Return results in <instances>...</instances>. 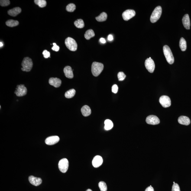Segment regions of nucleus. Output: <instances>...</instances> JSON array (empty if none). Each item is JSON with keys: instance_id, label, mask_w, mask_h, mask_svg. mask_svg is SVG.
Listing matches in <instances>:
<instances>
[{"instance_id": "2eb2a0df", "label": "nucleus", "mask_w": 191, "mask_h": 191, "mask_svg": "<svg viewBox=\"0 0 191 191\" xmlns=\"http://www.w3.org/2000/svg\"><path fill=\"white\" fill-rule=\"evenodd\" d=\"M49 83L55 88L59 87L61 84V80L57 78H51L49 80Z\"/></svg>"}, {"instance_id": "6ab92c4d", "label": "nucleus", "mask_w": 191, "mask_h": 191, "mask_svg": "<svg viewBox=\"0 0 191 191\" xmlns=\"http://www.w3.org/2000/svg\"><path fill=\"white\" fill-rule=\"evenodd\" d=\"M22 10L20 7H16L12 9L9 10L8 13L10 16L15 17L21 13Z\"/></svg>"}, {"instance_id": "2f4dec72", "label": "nucleus", "mask_w": 191, "mask_h": 191, "mask_svg": "<svg viewBox=\"0 0 191 191\" xmlns=\"http://www.w3.org/2000/svg\"><path fill=\"white\" fill-rule=\"evenodd\" d=\"M10 4V1L9 0H1L0 1V5L2 7H6Z\"/></svg>"}, {"instance_id": "ea45409f", "label": "nucleus", "mask_w": 191, "mask_h": 191, "mask_svg": "<svg viewBox=\"0 0 191 191\" xmlns=\"http://www.w3.org/2000/svg\"><path fill=\"white\" fill-rule=\"evenodd\" d=\"M1 43V44H0L1 45V46H0V47H2V46H3V44L1 42V43Z\"/></svg>"}, {"instance_id": "58836bf2", "label": "nucleus", "mask_w": 191, "mask_h": 191, "mask_svg": "<svg viewBox=\"0 0 191 191\" xmlns=\"http://www.w3.org/2000/svg\"><path fill=\"white\" fill-rule=\"evenodd\" d=\"M100 41L101 42V43H103V44H105L106 43V40L104 38H101L100 39Z\"/></svg>"}, {"instance_id": "39448f33", "label": "nucleus", "mask_w": 191, "mask_h": 191, "mask_svg": "<svg viewBox=\"0 0 191 191\" xmlns=\"http://www.w3.org/2000/svg\"><path fill=\"white\" fill-rule=\"evenodd\" d=\"M162 8L160 6H158L155 9L150 17V21L152 23L156 22L160 18L162 14Z\"/></svg>"}, {"instance_id": "dca6fc26", "label": "nucleus", "mask_w": 191, "mask_h": 191, "mask_svg": "<svg viewBox=\"0 0 191 191\" xmlns=\"http://www.w3.org/2000/svg\"><path fill=\"white\" fill-rule=\"evenodd\" d=\"M65 76L68 78L72 79L74 77L73 70L72 68L69 66L65 67L63 69Z\"/></svg>"}, {"instance_id": "412c9836", "label": "nucleus", "mask_w": 191, "mask_h": 191, "mask_svg": "<svg viewBox=\"0 0 191 191\" xmlns=\"http://www.w3.org/2000/svg\"><path fill=\"white\" fill-rule=\"evenodd\" d=\"M179 45L182 51H184L186 50V47H187L186 42V40L183 38H180V41H179Z\"/></svg>"}, {"instance_id": "9d476101", "label": "nucleus", "mask_w": 191, "mask_h": 191, "mask_svg": "<svg viewBox=\"0 0 191 191\" xmlns=\"http://www.w3.org/2000/svg\"><path fill=\"white\" fill-rule=\"evenodd\" d=\"M146 122L150 125H156L160 123V121L156 116L150 115L146 118Z\"/></svg>"}, {"instance_id": "7c9ffc66", "label": "nucleus", "mask_w": 191, "mask_h": 191, "mask_svg": "<svg viewBox=\"0 0 191 191\" xmlns=\"http://www.w3.org/2000/svg\"><path fill=\"white\" fill-rule=\"evenodd\" d=\"M118 77L119 81H123L125 78L126 76L124 72H119L118 74Z\"/></svg>"}, {"instance_id": "a19ab883", "label": "nucleus", "mask_w": 191, "mask_h": 191, "mask_svg": "<svg viewBox=\"0 0 191 191\" xmlns=\"http://www.w3.org/2000/svg\"><path fill=\"white\" fill-rule=\"evenodd\" d=\"M86 191H92L91 189H88Z\"/></svg>"}, {"instance_id": "a211bd4d", "label": "nucleus", "mask_w": 191, "mask_h": 191, "mask_svg": "<svg viewBox=\"0 0 191 191\" xmlns=\"http://www.w3.org/2000/svg\"><path fill=\"white\" fill-rule=\"evenodd\" d=\"M178 122L182 125H188L190 123V119L184 116H181L178 119Z\"/></svg>"}, {"instance_id": "f03ea898", "label": "nucleus", "mask_w": 191, "mask_h": 191, "mask_svg": "<svg viewBox=\"0 0 191 191\" xmlns=\"http://www.w3.org/2000/svg\"><path fill=\"white\" fill-rule=\"evenodd\" d=\"M163 52L168 63L173 64L174 62V58L170 47L167 45L163 46Z\"/></svg>"}, {"instance_id": "cd10ccee", "label": "nucleus", "mask_w": 191, "mask_h": 191, "mask_svg": "<svg viewBox=\"0 0 191 191\" xmlns=\"http://www.w3.org/2000/svg\"><path fill=\"white\" fill-rule=\"evenodd\" d=\"M34 2L40 8H44L47 5V1L45 0H35Z\"/></svg>"}, {"instance_id": "ddd939ff", "label": "nucleus", "mask_w": 191, "mask_h": 191, "mask_svg": "<svg viewBox=\"0 0 191 191\" xmlns=\"http://www.w3.org/2000/svg\"><path fill=\"white\" fill-rule=\"evenodd\" d=\"M103 160L100 156L97 155L94 157L92 161V164L94 167L97 168L102 165Z\"/></svg>"}, {"instance_id": "5701e85b", "label": "nucleus", "mask_w": 191, "mask_h": 191, "mask_svg": "<svg viewBox=\"0 0 191 191\" xmlns=\"http://www.w3.org/2000/svg\"><path fill=\"white\" fill-rule=\"evenodd\" d=\"M95 36V34L93 30H89L85 32L84 37L86 40H89L92 38L94 37Z\"/></svg>"}, {"instance_id": "4be33fe9", "label": "nucleus", "mask_w": 191, "mask_h": 191, "mask_svg": "<svg viewBox=\"0 0 191 191\" xmlns=\"http://www.w3.org/2000/svg\"><path fill=\"white\" fill-rule=\"evenodd\" d=\"M19 24V23L18 21L13 20H8L6 22V25L8 27H11L16 26L18 25Z\"/></svg>"}, {"instance_id": "4c0bfd02", "label": "nucleus", "mask_w": 191, "mask_h": 191, "mask_svg": "<svg viewBox=\"0 0 191 191\" xmlns=\"http://www.w3.org/2000/svg\"><path fill=\"white\" fill-rule=\"evenodd\" d=\"M108 40H109V41H112V40H113V36L112 35L109 34V35H108Z\"/></svg>"}, {"instance_id": "c756f323", "label": "nucleus", "mask_w": 191, "mask_h": 191, "mask_svg": "<svg viewBox=\"0 0 191 191\" xmlns=\"http://www.w3.org/2000/svg\"><path fill=\"white\" fill-rule=\"evenodd\" d=\"M76 9V6L73 3L68 4L66 8V11L69 12H73Z\"/></svg>"}, {"instance_id": "72a5a7b5", "label": "nucleus", "mask_w": 191, "mask_h": 191, "mask_svg": "<svg viewBox=\"0 0 191 191\" xmlns=\"http://www.w3.org/2000/svg\"><path fill=\"white\" fill-rule=\"evenodd\" d=\"M43 54L45 59H47L48 58L50 57V53L47 51V50H44L43 52Z\"/></svg>"}, {"instance_id": "c9c22d12", "label": "nucleus", "mask_w": 191, "mask_h": 191, "mask_svg": "<svg viewBox=\"0 0 191 191\" xmlns=\"http://www.w3.org/2000/svg\"><path fill=\"white\" fill-rule=\"evenodd\" d=\"M53 47H52V50L56 52L58 51L60 49L59 46H57L55 43H53Z\"/></svg>"}, {"instance_id": "1a4fd4ad", "label": "nucleus", "mask_w": 191, "mask_h": 191, "mask_svg": "<svg viewBox=\"0 0 191 191\" xmlns=\"http://www.w3.org/2000/svg\"><path fill=\"white\" fill-rule=\"evenodd\" d=\"M145 66L146 69L150 73H153L154 72L155 68V65L154 62L151 57L146 59L145 62Z\"/></svg>"}, {"instance_id": "79ce46f5", "label": "nucleus", "mask_w": 191, "mask_h": 191, "mask_svg": "<svg viewBox=\"0 0 191 191\" xmlns=\"http://www.w3.org/2000/svg\"><path fill=\"white\" fill-rule=\"evenodd\" d=\"M173 183H174V184L175 183V182H173Z\"/></svg>"}, {"instance_id": "e433bc0d", "label": "nucleus", "mask_w": 191, "mask_h": 191, "mask_svg": "<svg viewBox=\"0 0 191 191\" xmlns=\"http://www.w3.org/2000/svg\"><path fill=\"white\" fill-rule=\"evenodd\" d=\"M145 191H154V190L153 187H152L151 186H148V187L147 188Z\"/></svg>"}, {"instance_id": "393cba45", "label": "nucleus", "mask_w": 191, "mask_h": 191, "mask_svg": "<svg viewBox=\"0 0 191 191\" xmlns=\"http://www.w3.org/2000/svg\"><path fill=\"white\" fill-rule=\"evenodd\" d=\"M107 18V15L105 12H103L100 14L98 16L96 17V19L98 22H103L106 21Z\"/></svg>"}, {"instance_id": "a878e982", "label": "nucleus", "mask_w": 191, "mask_h": 191, "mask_svg": "<svg viewBox=\"0 0 191 191\" xmlns=\"http://www.w3.org/2000/svg\"><path fill=\"white\" fill-rule=\"evenodd\" d=\"M76 92V90L74 89L69 90L65 93V96L66 98H72L74 96Z\"/></svg>"}, {"instance_id": "f3484780", "label": "nucleus", "mask_w": 191, "mask_h": 191, "mask_svg": "<svg viewBox=\"0 0 191 191\" xmlns=\"http://www.w3.org/2000/svg\"><path fill=\"white\" fill-rule=\"evenodd\" d=\"M184 26L187 30L190 29V18L188 14H186L184 16L182 20Z\"/></svg>"}, {"instance_id": "9b49d317", "label": "nucleus", "mask_w": 191, "mask_h": 191, "mask_svg": "<svg viewBox=\"0 0 191 191\" xmlns=\"http://www.w3.org/2000/svg\"><path fill=\"white\" fill-rule=\"evenodd\" d=\"M136 15L135 11L133 10L128 9L124 11L122 14L123 18L125 21H128L134 16Z\"/></svg>"}, {"instance_id": "f8f14e48", "label": "nucleus", "mask_w": 191, "mask_h": 191, "mask_svg": "<svg viewBox=\"0 0 191 191\" xmlns=\"http://www.w3.org/2000/svg\"><path fill=\"white\" fill-rule=\"evenodd\" d=\"M59 141L60 138L58 136H52L46 138L45 143L48 145H53L58 142Z\"/></svg>"}, {"instance_id": "aec40b11", "label": "nucleus", "mask_w": 191, "mask_h": 191, "mask_svg": "<svg viewBox=\"0 0 191 191\" xmlns=\"http://www.w3.org/2000/svg\"><path fill=\"white\" fill-rule=\"evenodd\" d=\"M81 111L82 115L85 117L89 116L92 113L90 108L89 106L87 105H85L82 107Z\"/></svg>"}, {"instance_id": "f257e3e1", "label": "nucleus", "mask_w": 191, "mask_h": 191, "mask_svg": "<svg viewBox=\"0 0 191 191\" xmlns=\"http://www.w3.org/2000/svg\"><path fill=\"white\" fill-rule=\"evenodd\" d=\"M104 66L102 63L94 62L92 66V74L95 76H97L100 74L103 70Z\"/></svg>"}, {"instance_id": "7ed1b4c3", "label": "nucleus", "mask_w": 191, "mask_h": 191, "mask_svg": "<svg viewBox=\"0 0 191 191\" xmlns=\"http://www.w3.org/2000/svg\"><path fill=\"white\" fill-rule=\"evenodd\" d=\"M21 65L22 67L21 70L23 71L30 72L33 67L32 61L30 57H24L21 63Z\"/></svg>"}, {"instance_id": "f704fd0d", "label": "nucleus", "mask_w": 191, "mask_h": 191, "mask_svg": "<svg viewBox=\"0 0 191 191\" xmlns=\"http://www.w3.org/2000/svg\"><path fill=\"white\" fill-rule=\"evenodd\" d=\"M118 87L117 85L115 84L113 85L112 87V92L116 94L118 92Z\"/></svg>"}, {"instance_id": "bb28decb", "label": "nucleus", "mask_w": 191, "mask_h": 191, "mask_svg": "<svg viewBox=\"0 0 191 191\" xmlns=\"http://www.w3.org/2000/svg\"><path fill=\"white\" fill-rule=\"evenodd\" d=\"M74 24L76 27L78 28H82L84 27V23L83 20L81 19L76 20L74 22Z\"/></svg>"}, {"instance_id": "423d86ee", "label": "nucleus", "mask_w": 191, "mask_h": 191, "mask_svg": "<svg viewBox=\"0 0 191 191\" xmlns=\"http://www.w3.org/2000/svg\"><path fill=\"white\" fill-rule=\"evenodd\" d=\"M59 168L62 173H65L67 171L69 167V162L68 159L63 158L59 162Z\"/></svg>"}, {"instance_id": "473e14b6", "label": "nucleus", "mask_w": 191, "mask_h": 191, "mask_svg": "<svg viewBox=\"0 0 191 191\" xmlns=\"http://www.w3.org/2000/svg\"><path fill=\"white\" fill-rule=\"evenodd\" d=\"M172 191H180V187L177 183H175L172 186Z\"/></svg>"}, {"instance_id": "6e6552de", "label": "nucleus", "mask_w": 191, "mask_h": 191, "mask_svg": "<svg viewBox=\"0 0 191 191\" xmlns=\"http://www.w3.org/2000/svg\"><path fill=\"white\" fill-rule=\"evenodd\" d=\"M159 102L162 106L164 108H167L171 105L170 98L167 96H162L159 98Z\"/></svg>"}, {"instance_id": "c85d7f7f", "label": "nucleus", "mask_w": 191, "mask_h": 191, "mask_svg": "<svg viewBox=\"0 0 191 191\" xmlns=\"http://www.w3.org/2000/svg\"><path fill=\"white\" fill-rule=\"evenodd\" d=\"M98 186L101 191H107V184L105 182H100L98 183Z\"/></svg>"}, {"instance_id": "4468645a", "label": "nucleus", "mask_w": 191, "mask_h": 191, "mask_svg": "<svg viewBox=\"0 0 191 191\" xmlns=\"http://www.w3.org/2000/svg\"><path fill=\"white\" fill-rule=\"evenodd\" d=\"M29 181L32 185L35 186H38L41 184L42 179L41 178L35 177L31 176L29 177Z\"/></svg>"}, {"instance_id": "20e7f679", "label": "nucleus", "mask_w": 191, "mask_h": 191, "mask_svg": "<svg viewBox=\"0 0 191 191\" xmlns=\"http://www.w3.org/2000/svg\"><path fill=\"white\" fill-rule=\"evenodd\" d=\"M65 44L69 50L74 51L77 50L78 45L76 40L70 37H68L65 40Z\"/></svg>"}, {"instance_id": "b1692460", "label": "nucleus", "mask_w": 191, "mask_h": 191, "mask_svg": "<svg viewBox=\"0 0 191 191\" xmlns=\"http://www.w3.org/2000/svg\"><path fill=\"white\" fill-rule=\"evenodd\" d=\"M105 129L106 130H110L113 127V124L110 120L107 119L105 121Z\"/></svg>"}, {"instance_id": "0eeeda50", "label": "nucleus", "mask_w": 191, "mask_h": 191, "mask_svg": "<svg viewBox=\"0 0 191 191\" xmlns=\"http://www.w3.org/2000/svg\"><path fill=\"white\" fill-rule=\"evenodd\" d=\"M27 89L24 85H18L16 88L15 94L17 96L22 97L26 95Z\"/></svg>"}]
</instances>
